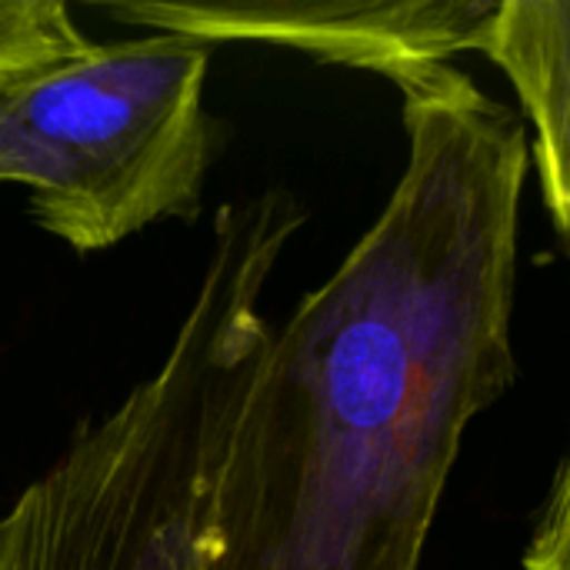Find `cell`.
Masks as SVG:
<instances>
[{
	"label": "cell",
	"mask_w": 570,
	"mask_h": 570,
	"mask_svg": "<svg viewBox=\"0 0 570 570\" xmlns=\"http://www.w3.org/2000/svg\"><path fill=\"white\" fill-rule=\"evenodd\" d=\"M481 53L531 117L541 187L570 247V0H501Z\"/></svg>",
	"instance_id": "5b68a950"
},
{
	"label": "cell",
	"mask_w": 570,
	"mask_h": 570,
	"mask_svg": "<svg viewBox=\"0 0 570 570\" xmlns=\"http://www.w3.org/2000/svg\"><path fill=\"white\" fill-rule=\"evenodd\" d=\"M394 83L404 174L341 267L274 327L197 570H417L471 421L518 377L528 137L448 63Z\"/></svg>",
	"instance_id": "6da1fadb"
},
{
	"label": "cell",
	"mask_w": 570,
	"mask_h": 570,
	"mask_svg": "<svg viewBox=\"0 0 570 570\" xmlns=\"http://www.w3.org/2000/svg\"><path fill=\"white\" fill-rule=\"evenodd\" d=\"M207 43L150 33L90 47L0 104V184L77 254L194 220L214 164Z\"/></svg>",
	"instance_id": "3957f363"
},
{
	"label": "cell",
	"mask_w": 570,
	"mask_h": 570,
	"mask_svg": "<svg viewBox=\"0 0 570 570\" xmlns=\"http://www.w3.org/2000/svg\"><path fill=\"white\" fill-rule=\"evenodd\" d=\"M301 224L284 190L217 210L164 361L0 518V570H197L227 438L274 334L267 281Z\"/></svg>",
	"instance_id": "7a4b0ae2"
},
{
	"label": "cell",
	"mask_w": 570,
	"mask_h": 570,
	"mask_svg": "<svg viewBox=\"0 0 570 570\" xmlns=\"http://www.w3.org/2000/svg\"><path fill=\"white\" fill-rule=\"evenodd\" d=\"M87 50L90 37L67 3L0 0V104Z\"/></svg>",
	"instance_id": "8992f818"
},
{
	"label": "cell",
	"mask_w": 570,
	"mask_h": 570,
	"mask_svg": "<svg viewBox=\"0 0 570 570\" xmlns=\"http://www.w3.org/2000/svg\"><path fill=\"white\" fill-rule=\"evenodd\" d=\"M528 570H570V458L558 494L548 508L544 524L538 528L528 558H524Z\"/></svg>",
	"instance_id": "52a82bcc"
},
{
	"label": "cell",
	"mask_w": 570,
	"mask_h": 570,
	"mask_svg": "<svg viewBox=\"0 0 570 570\" xmlns=\"http://www.w3.org/2000/svg\"><path fill=\"white\" fill-rule=\"evenodd\" d=\"M501 0H287V3H107L104 13L197 43H274L324 63L401 77L484 50Z\"/></svg>",
	"instance_id": "277c9868"
}]
</instances>
